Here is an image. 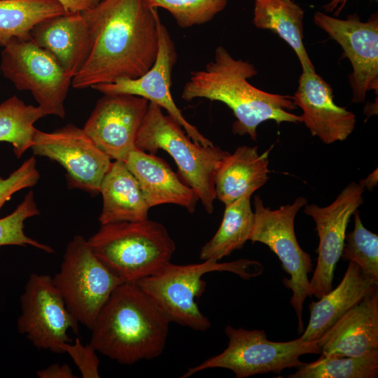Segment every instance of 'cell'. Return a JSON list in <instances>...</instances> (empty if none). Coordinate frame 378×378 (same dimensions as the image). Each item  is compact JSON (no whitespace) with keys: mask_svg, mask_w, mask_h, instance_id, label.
Instances as JSON below:
<instances>
[{"mask_svg":"<svg viewBox=\"0 0 378 378\" xmlns=\"http://www.w3.org/2000/svg\"><path fill=\"white\" fill-rule=\"evenodd\" d=\"M81 13L91 49L73 78L74 88L136 78L153 66L159 46L157 8L144 0H99Z\"/></svg>","mask_w":378,"mask_h":378,"instance_id":"1","label":"cell"},{"mask_svg":"<svg viewBox=\"0 0 378 378\" xmlns=\"http://www.w3.org/2000/svg\"><path fill=\"white\" fill-rule=\"evenodd\" d=\"M257 74L249 61L234 59L225 48L218 46L213 60L190 73L181 97L188 102L206 99L225 104L236 118L232 132L248 134L253 141L258 125L267 120L302 122L300 115L289 112L296 108L293 97L269 93L249 83L248 79Z\"/></svg>","mask_w":378,"mask_h":378,"instance_id":"2","label":"cell"},{"mask_svg":"<svg viewBox=\"0 0 378 378\" xmlns=\"http://www.w3.org/2000/svg\"><path fill=\"white\" fill-rule=\"evenodd\" d=\"M170 321L135 283H122L112 292L91 328L90 344L123 365L160 356Z\"/></svg>","mask_w":378,"mask_h":378,"instance_id":"3","label":"cell"},{"mask_svg":"<svg viewBox=\"0 0 378 378\" xmlns=\"http://www.w3.org/2000/svg\"><path fill=\"white\" fill-rule=\"evenodd\" d=\"M202 263L176 265L171 262L135 284L149 295L170 322L206 331L211 323L200 311L197 300L204 292V274L212 272H230L248 280L263 272L258 261L239 259L228 262L205 260Z\"/></svg>","mask_w":378,"mask_h":378,"instance_id":"4","label":"cell"},{"mask_svg":"<svg viewBox=\"0 0 378 378\" xmlns=\"http://www.w3.org/2000/svg\"><path fill=\"white\" fill-rule=\"evenodd\" d=\"M88 243L123 283H136L169 263L176 244L166 227L148 219L101 225Z\"/></svg>","mask_w":378,"mask_h":378,"instance_id":"5","label":"cell"},{"mask_svg":"<svg viewBox=\"0 0 378 378\" xmlns=\"http://www.w3.org/2000/svg\"><path fill=\"white\" fill-rule=\"evenodd\" d=\"M162 108L149 102L138 131L135 147L155 154L168 153L178 167L179 177L197 195L205 211L212 214L216 199L214 178L223 159L229 154L219 146L194 142Z\"/></svg>","mask_w":378,"mask_h":378,"instance_id":"6","label":"cell"},{"mask_svg":"<svg viewBox=\"0 0 378 378\" xmlns=\"http://www.w3.org/2000/svg\"><path fill=\"white\" fill-rule=\"evenodd\" d=\"M228 338L226 349L199 365L190 368L181 376L186 378L208 369L224 368L237 378L272 372L281 374L286 368H299L304 363L300 357L321 352L318 340L303 341L300 337L288 342L267 340L264 330L225 328Z\"/></svg>","mask_w":378,"mask_h":378,"instance_id":"7","label":"cell"},{"mask_svg":"<svg viewBox=\"0 0 378 378\" xmlns=\"http://www.w3.org/2000/svg\"><path fill=\"white\" fill-rule=\"evenodd\" d=\"M307 204L304 197H298L292 204L272 210L265 206L258 195H255L254 221L249 237L252 242L267 245L281 262L282 269L290 275L283 279L286 288L290 289V304L297 319L298 333L304 329L303 304L309 293L308 274L312 271L310 255L299 245L294 229L295 218L299 210Z\"/></svg>","mask_w":378,"mask_h":378,"instance_id":"8","label":"cell"},{"mask_svg":"<svg viewBox=\"0 0 378 378\" xmlns=\"http://www.w3.org/2000/svg\"><path fill=\"white\" fill-rule=\"evenodd\" d=\"M52 279L70 313L89 329L113 290L123 283L96 257L81 235L67 244L60 270Z\"/></svg>","mask_w":378,"mask_h":378,"instance_id":"9","label":"cell"},{"mask_svg":"<svg viewBox=\"0 0 378 378\" xmlns=\"http://www.w3.org/2000/svg\"><path fill=\"white\" fill-rule=\"evenodd\" d=\"M3 47V76L18 90L30 91L46 115L64 118V102L74 76L31 38H13Z\"/></svg>","mask_w":378,"mask_h":378,"instance_id":"10","label":"cell"},{"mask_svg":"<svg viewBox=\"0 0 378 378\" xmlns=\"http://www.w3.org/2000/svg\"><path fill=\"white\" fill-rule=\"evenodd\" d=\"M20 306L18 332L38 349L64 354L63 344L71 342L67 331L78 334V321L67 309L52 277L31 274L20 296Z\"/></svg>","mask_w":378,"mask_h":378,"instance_id":"11","label":"cell"},{"mask_svg":"<svg viewBox=\"0 0 378 378\" xmlns=\"http://www.w3.org/2000/svg\"><path fill=\"white\" fill-rule=\"evenodd\" d=\"M31 148L34 155L46 157L64 167L70 189H80L92 195L99 192L112 163L83 129L73 124L52 132L36 129Z\"/></svg>","mask_w":378,"mask_h":378,"instance_id":"12","label":"cell"},{"mask_svg":"<svg viewBox=\"0 0 378 378\" xmlns=\"http://www.w3.org/2000/svg\"><path fill=\"white\" fill-rule=\"evenodd\" d=\"M314 22L340 45L351 64L353 71L349 76V81L352 102H363L368 91L377 94V13L362 22L356 14L341 20L317 11L314 15Z\"/></svg>","mask_w":378,"mask_h":378,"instance_id":"13","label":"cell"},{"mask_svg":"<svg viewBox=\"0 0 378 378\" xmlns=\"http://www.w3.org/2000/svg\"><path fill=\"white\" fill-rule=\"evenodd\" d=\"M364 188L351 182L330 204H306L304 212L316 224L319 242L317 264L309 280V293L320 298L332 289L334 271L341 258L346 230L351 216L363 203Z\"/></svg>","mask_w":378,"mask_h":378,"instance_id":"14","label":"cell"},{"mask_svg":"<svg viewBox=\"0 0 378 378\" xmlns=\"http://www.w3.org/2000/svg\"><path fill=\"white\" fill-rule=\"evenodd\" d=\"M158 55L147 71L136 78H121L111 83L95 85L91 88L102 94H127L145 98L167 111L194 142L202 146H212L214 144L184 118L173 99L172 77L177 61V52L169 32L160 18L158 20Z\"/></svg>","mask_w":378,"mask_h":378,"instance_id":"15","label":"cell"},{"mask_svg":"<svg viewBox=\"0 0 378 378\" xmlns=\"http://www.w3.org/2000/svg\"><path fill=\"white\" fill-rule=\"evenodd\" d=\"M83 130L111 160L124 161L135 148L149 102L127 94H103Z\"/></svg>","mask_w":378,"mask_h":378,"instance_id":"16","label":"cell"},{"mask_svg":"<svg viewBox=\"0 0 378 378\" xmlns=\"http://www.w3.org/2000/svg\"><path fill=\"white\" fill-rule=\"evenodd\" d=\"M293 100L302 110V122L326 144L344 141L354 130L355 114L334 102L331 86L315 71L302 70Z\"/></svg>","mask_w":378,"mask_h":378,"instance_id":"17","label":"cell"},{"mask_svg":"<svg viewBox=\"0 0 378 378\" xmlns=\"http://www.w3.org/2000/svg\"><path fill=\"white\" fill-rule=\"evenodd\" d=\"M317 340L323 356L355 357L378 351V289L348 310Z\"/></svg>","mask_w":378,"mask_h":378,"instance_id":"18","label":"cell"},{"mask_svg":"<svg viewBox=\"0 0 378 378\" xmlns=\"http://www.w3.org/2000/svg\"><path fill=\"white\" fill-rule=\"evenodd\" d=\"M150 208L173 204L194 213L199 198L169 164L155 154L133 148L124 160Z\"/></svg>","mask_w":378,"mask_h":378,"instance_id":"19","label":"cell"},{"mask_svg":"<svg viewBox=\"0 0 378 378\" xmlns=\"http://www.w3.org/2000/svg\"><path fill=\"white\" fill-rule=\"evenodd\" d=\"M30 38L74 76L85 64L91 49L90 36L81 13L48 18L34 27Z\"/></svg>","mask_w":378,"mask_h":378,"instance_id":"20","label":"cell"},{"mask_svg":"<svg viewBox=\"0 0 378 378\" xmlns=\"http://www.w3.org/2000/svg\"><path fill=\"white\" fill-rule=\"evenodd\" d=\"M378 280L363 274L358 265L349 261L340 284L309 304L310 317L300 338L318 340L342 315L377 288Z\"/></svg>","mask_w":378,"mask_h":378,"instance_id":"21","label":"cell"},{"mask_svg":"<svg viewBox=\"0 0 378 378\" xmlns=\"http://www.w3.org/2000/svg\"><path fill=\"white\" fill-rule=\"evenodd\" d=\"M270 150L260 154L258 146H241L226 155L215 175L216 199L226 206L263 186L269 179Z\"/></svg>","mask_w":378,"mask_h":378,"instance_id":"22","label":"cell"},{"mask_svg":"<svg viewBox=\"0 0 378 378\" xmlns=\"http://www.w3.org/2000/svg\"><path fill=\"white\" fill-rule=\"evenodd\" d=\"M99 192L103 200L98 218L101 225L148 219L150 208L124 161L115 160L111 163L102 181Z\"/></svg>","mask_w":378,"mask_h":378,"instance_id":"23","label":"cell"},{"mask_svg":"<svg viewBox=\"0 0 378 378\" xmlns=\"http://www.w3.org/2000/svg\"><path fill=\"white\" fill-rule=\"evenodd\" d=\"M304 10L293 0H255L253 22L260 29L270 30L295 52L302 70L315 71L303 38Z\"/></svg>","mask_w":378,"mask_h":378,"instance_id":"24","label":"cell"},{"mask_svg":"<svg viewBox=\"0 0 378 378\" xmlns=\"http://www.w3.org/2000/svg\"><path fill=\"white\" fill-rule=\"evenodd\" d=\"M251 195H244L225 206L222 222L213 237L200 249L201 260H220L241 248L249 240L254 221Z\"/></svg>","mask_w":378,"mask_h":378,"instance_id":"25","label":"cell"},{"mask_svg":"<svg viewBox=\"0 0 378 378\" xmlns=\"http://www.w3.org/2000/svg\"><path fill=\"white\" fill-rule=\"evenodd\" d=\"M66 13L57 0H0V45L29 38L36 24Z\"/></svg>","mask_w":378,"mask_h":378,"instance_id":"26","label":"cell"},{"mask_svg":"<svg viewBox=\"0 0 378 378\" xmlns=\"http://www.w3.org/2000/svg\"><path fill=\"white\" fill-rule=\"evenodd\" d=\"M46 114L14 95L0 104V141L10 143L18 158L33 145L34 123Z\"/></svg>","mask_w":378,"mask_h":378,"instance_id":"27","label":"cell"},{"mask_svg":"<svg viewBox=\"0 0 378 378\" xmlns=\"http://www.w3.org/2000/svg\"><path fill=\"white\" fill-rule=\"evenodd\" d=\"M378 376V351L360 356H321L304 363L288 378H375Z\"/></svg>","mask_w":378,"mask_h":378,"instance_id":"28","label":"cell"},{"mask_svg":"<svg viewBox=\"0 0 378 378\" xmlns=\"http://www.w3.org/2000/svg\"><path fill=\"white\" fill-rule=\"evenodd\" d=\"M354 216V228L346 234L341 257L355 262L366 276L378 280V235L364 227L358 209Z\"/></svg>","mask_w":378,"mask_h":378,"instance_id":"29","label":"cell"},{"mask_svg":"<svg viewBox=\"0 0 378 378\" xmlns=\"http://www.w3.org/2000/svg\"><path fill=\"white\" fill-rule=\"evenodd\" d=\"M152 8H162L178 26L188 28L211 21L226 7L228 0H144Z\"/></svg>","mask_w":378,"mask_h":378,"instance_id":"30","label":"cell"},{"mask_svg":"<svg viewBox=\"0 0 378 378\" xmlns=\"http://www.w3.org/2000/svg\"><path fill=\"white\" fill-rule=\"evenodd\" d=\"M34 198L33 191H29L23 201L10 214L0 218V246L6 245L31 246L46 253H54L48 245L40 243L28 237L24 232L26 219L39 215Z\"/></svg>","mask_w":378,"mask_h":378,"instance_id":"31","label":"cell"},{"mask_svg":"<svg viewBox=\"0 0 378 378\" xmlns=\"http://www.w3.org/2000/svg\"><path fill=\"white\" fill-rule=\"evenodd\" d=\"M40 178L36 160L32 156L25 160L8 177H0V210L16 192L35 186Z\"/></svg>","mask_w":378,"mask_h":378,"instance_id":"32","label":"cell"},{"mask_svg":"<svg viewBox=\"0 0 378 378\" xmlns=\"http://www.w3.org/2000/svg\"><path fill=\"white\" fill-rule=\"evenodd\" d=\"M64 353H67L78 367L82 377L99 378V360L96 350L89 344L83 345L77 338L74 344L64 343Z\"/></svg>","mask_w":378,"mask_h":378,"instance_id":"33","label":"cell"},{"mask_svg":"<svg viewBox=\"0 0 378 378\" xmlns=\"http://www.w3.org/2000/svg\"><path fill=\"white\" fill-rule=\"evenodd\" d=\"M36 374L40 378H75L71 368L66 365L52 364L46 368L37 371Z\"/></svg>","mask_w":378,"mask_h":378,"instance_id":"34","label":"cell"},{"mask_svg":"<svg viewBox=\"0 0 378 378\" xmlns=\"http://www.w3.org/2000/svg\"><path fill=\"white\" fill-rule=\"evenodd\" d=\"M66 13H83L95 6L99 0H57Z\"/></svg>","mask_w":378,"mask_h":378,"instance_id":"35","label":"cell"},{"mask_svg":"<svg viewBox=\"0 0 378 378\" xmlns=\"http://www.w3.org/2000/svg\"><path fill=\"white\" fill-rule=\"evenodd\" d=\"M347 1L348 0H328V2L323 6V9L327 13H334L335 16H338Z\"/></svg>","mask_w":378,"mask_h":378,"instance_id":"36","label":"cell"},{"mask_svg":"<svg viewBox=\"0 0 378 378\" xmlns=\"http://www.w3.org/2000/svg\"><path fill=\"white\" fill-rule=\"evenodd\" d=\"M378 181L377 169L370 174L365 179L361 180L359 184L364 188L372 190L377 185Z\"/></svg>","mask_w":378,"mask_h":378,"instance_id":"37","label":"cell"}]
</instances>
